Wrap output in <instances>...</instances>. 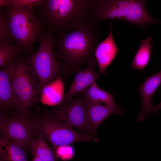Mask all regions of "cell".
<instances>
[{"mask_svg":"<svg viewBox=\"0 0 161 161\" xmlns=\"http://www.w3.org/2000/svg\"><path fill=\"white\" fill-rule=\"evenodd\" d=\"M161 84V71L146 78L143 83L137 90L140 93L142 98V106L138 119L140 122L145 120V116L152 105L151 99L157 89Z\"/></svg>","mask_w":161,"mask_h":161,"instance_id":"cell-14","label":"cell"},{"mask_svg":"<svg viewBox=\"0 0 161 161\" xmlns=\"http://www.w3.org/2000/svg\"><path fill=\"white\" fill-rule=\"evenodd\" d=\"M141 0H92L89 21L97 24L106 19H119L143 27L157 22Z\"/></svg>","mask_w":161,"mask_h":161,"instance_id":"cell-3","label":"cell"},{"mask_svg":"<svg viewBox=\"0 0 161 161\" xmlns=\"http://www.w3.org/2000/svg\"><path fill=\"white\" fill-rule=\"evenodd\" d=\"M64 87L60 77L45 86L41 90L40 100L45 104L56 106L62 102Z\"/></svg>","mask_w":161,"mask_h":161,"instance_id":"cell-16","label":"cell"},{"mask_svg":"<svg viewBox=\"0 0 161 161\" xmlns=\"http://www.w3.org/2000/svg\"><path fill=\"white\" fill-rule=\"evenodd\" d=\"M37 115L30 110L0 111L1 135L9 139L28 150L39 133Z\"/></svg>","mask_w":161,"mask_h":161,"instance_id":"cell-5","label":"cell"},{"mask_svg":"<svg viewBox=\"0 0 161 161\" xmlns=\"http://www.w3.org/2000/svg\"><path fill=\"white\" fill-rule=\"evenodd\" d=\"M9 4V0H0V7H5Z\"/></svg>","mask_w":161,"mask_h":161,"instance_id":"cell-25","label":"cell"},{"mask_svg":"<svg viewBox=\"0 0 161 161\" xmlns=\"http://www.w3.org/2000/svg\"><path fill=\"white\" fill-rule=\"evenodd\" d=\"M7 66L18 110H30L34 105L38 106L40 94L39 83L25 59H18Z\"/></svg>","mask_w":161,"mask_h":161,"instance_id":"cell-6","label":"cell"},{"mask_svg":"<svg viewBox=\"0 0 161 161\" xmlns=\"http://www.w3.org/2000/svg\"><path fill=\"white\" fill-rule=\"evenodd\" d=\"M92 1L43 0L35 7L43 29L56 38L88 22Z\"/></svg>","mask_w":161,"mask_h":161,"instance_id":"cell-2","label":"cell"},{"mask_svg":"<svg viewBox=\"0 0 161 161\" xmlns=\"http://www.w3.org/2000/svg\"><path fill=\"white\" fill-rule=\"evenodd\" d=\"M21 50L16 44L8 42H0V66H7L18 59Z\"/></svg>","mask_w":161,"mask_h":161,"instance_id":"cell-20","label":"cell"},{"mask_svg":"<svg viewBox=\"0 0 161 161\" xmlns=\"http://www.w3.org/2000/svg\"><path fill=\"white\" fill-rule=\"evenodd\" d=\"M37 120L39 133L49 142L54 152L59 147L92 140L90 136L76 131L70 125L54 118L46 109L41 114H38Z\"/></svg>","mask_w":161,"mask_h":161,"instance_id":"cell-8","label":"cell"},{"mask_svg":"<svg viewBox=\"0 0 161 161\" xmlns=\"http://www.w3.org/2000/svg\"><path fill=\"white\" fill-rule=\"evenodd\" d=\"M11 40L25 52L34 51L35 42L44 34L42 23L33 9L8 5L5 7Z\"/></svg>","mask_w":161,"mask_h":161,"instance_id":"cell-4","label":"cell"},{"mask_svg":"<svg viewBox=\"0 0 161 161\" xmlns=\"http://www.w3.org/2000/svg\"><path fill=\"white\" fill-rule=\"evenodd\" d=\"M57 158L66 161L71 159L74 155V152L72 148L68 145L59 147L54 152Z\"/></svg>","mask_w":161,"mask_h":161,"instance_id":"cell-23","label":"cell"},{"mask_svg":"<svg viewBox=\"0 0 161 161\" xmlns=\"http://www.w3.org/2000/svg\"><path fill=\"white\" fill-rule=\"evenodd\" d=\"M97 25L88 22L55 38L54 52L65 78L71 77L95 59L100 35Z\"/></svg>","mask_w":161,"mask_h":161,"instance_id":"cell-1","label":"cell"},{"mask_svg":"<svg viewBox=\"0 0 161 161\" xmlns=\"http://www.w3.org/2000/svg\"><path fill=\"white\" fill-rule=\"evenodd\" d=\"M161 109V102L157 105L154 106H152L151 109L149 111L148 114H154Z\"/></svg>","mask_w":161,"mask_h":161,"instance_id":"cell-24","label":"cell"},{"mask_svg":"<svg viewBox=\"0 0 161 161\" xmlns=\"http://www.w3.org/2000/svg\"><path fill=\"white\" fill-rule=\"evenodd\" d=\"M55 39L46 32L39 41L37 50L25 59L36 76L40 93L45 86L56 80L62 74V67L53 51Z\"/></svg>","mask_w":161,"mask_h":161,"instance_id":"cell-7","label":"cell"},{"mask_svg":"<svg viewBox=\"0 0 161 161\" xmlns=\"http://www.w3.org/2000/svg\"><path fill=\"white\" fill-rule=\"evenodd\" d=\"M30 152L36 155L44 161H57V158L54 152L46 143L45 138L39 133L30 145Z\"/></svg>","mask_w":161,"mask_h":161,"instance_id":"cell-18","label":"cell"},{"mask_svg":"<svg viewBox=\"0 0 161 161\" xmlns=\"http://www.w3.org/2000/svg\"><path fill=\"white\" fill-rule=\"evenodd\" d=\"M87 99L88 110L87 131L92 139L95 137L99 126L106 118L114 113L122 115L123 112L118 109L119 105H103L100 103Z\"/></svg>","mask_w":161,"mask_h":161,"instance_id":"cell-10","label":"cell"},{"mask_svg":"<svg viewBox=\"0 0 161 161\" xmlns=\"http://www.w3.org/2000/svg\"><path fill=\"white\" fill-rule=\"evenodd\" d=\"M112 22L110 24L108 36L97 45L95 57L98 64L99 72L105 75L107 67L116 57L118 49L112 35Z\"/></svg>","mask_w":161,"mask_h":161,"instance_id":"cell-12","label":"cell"},{"mask_svg":"<svg viewBox=\"0 0 161 161\" xmlns=\"http://www.w3.org/2000/svg\"><path fill=\"white\" fill-rule=\"evenodd\" d=\"M152 40L151 37H148L141 40L140 46L131 65L132 68L144 70L150 61L151 50L153 47Z\"/></svg>","mask_w":161,"mask_h":161,"instance_id":"cell-17","label":"cell"},{"mask_svg":"<svg viewBox=\"0 0 161 161\" xmlns=\"http://www.w3.org/2000/svg\"><path fill=\"white\" fill-rule=\"evenodd\" d=\"M97 62L96 58L91 60L85 69H81L77 73L68 90L64 95L62 102L72 100L75 95L81 93L100 78V75L94 70Z\"/></svg>","mask_w":161,"mask_h":161,"instance_id":"cell-11","label":"cell"},{"mask_svg":"<svg viewBox=\"0 0 161 161\" xmlns=\"http://www.w3.org/2000/svg\"><path fill=\"white\" fill-rule=\"evenodd\" d=\"M0 111L6 112L18 110L8 66L0 70Z\"/></svg>","mask_w":161,"mask_h":161,"instance_id":"cell-13","label":"cell"},{"mask_svg":"<svg viewBox=\"0 0 161 161\" xmlns=\"http://www.w3.org/2000/svg\"><path fill=\"white\" fill-rule=\"evenodd\" d=\"M27 152L12 140L0 136V161H28Z\"/></svg>","mask_w":161,"mask_h":161,"instance_id":"cell-15","label":"cell"},{"mask_svg":"<svg viewBox=\"0 0 161 161\" xmlns=\"http://www.w3.org/2000/svg\"><path fill=\"white\" fill-rule=\"evenodd\" d=\"M81 93L87 99L91 101L103 102L111 106L118 105L115 102L112 95L99 88L97 85L96 81Z\"/></svg>","mask_w":161,"mask_h":161,"instance_id":"cell-19","label":"cell"},{"mask_svg":"<svg viewBox=\"0 0 161 161\" xmlns=\"http://www.w3.org/2000/svg\"><path fill=\"white\" fill-rule=\"evenodd\" d=\"M32 161H44L36 155H33Z\"/></svg>","mask_w":161,"mask_h":161,"instance_id":"cell-26","label":"cell"},{"mask_svg":"<svg viewBox=\"0 0 161 161\" xmlns=\"http://www.w3.org/2000/svg\"><path fill=\"white\" fill-rule=\"evenodd\" d=\"M43 1V0H9L8 5L33 9L41 4Z\"/></svg>","mask_w":161,"mask_h":161,"instance_id":"cell-22","label":"cell"},{"mask_svg":"<svg viewBox=\"0 0 161 161\" xmlns=\"http://www.w3.org/2000/svg\"><path fill=\"white\" fill-rule=\"evenodd\" d=\"M49 112L54 118L75 128L89 136L87 131L88 110L87 99L81 93L76 98L62 102L54 106Z\"/></svg>","mask_w":161,"mask_h":161,"instance_id":"cell-9","label":"cell"},{"mask_svg":"<svg viewBox=\"0 0 161 161\" xmlns=\"http://www.w3.org/2000/svg\"><path fill=\"white\" fill-rule=\"evenodd\" d=\"M8 17L1 11L0 13V42H8L11 40L8 25Z\"/></svg>","mask_w":161,"mask_h":161,"instance_id":"cell-21","label":"cell"}]
</instances>
